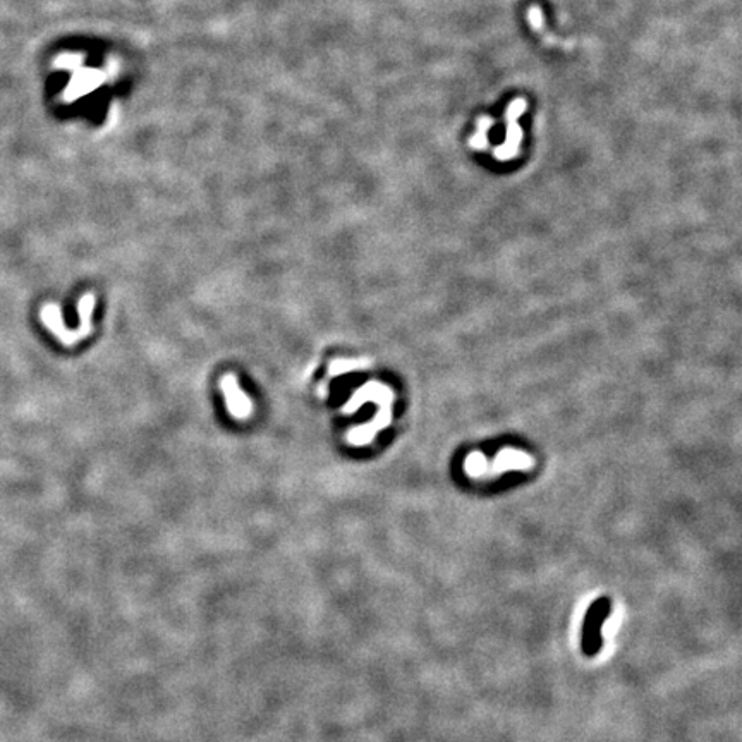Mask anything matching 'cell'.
<instances>
[{
  "label": "cell",
  "mask_w": 742,
  "mask_h": 742,
  "mask_svg": "<svg viewBox=\"0 0 742 742\" xmlns=\"http://www.w3.org/2000/svg\"><path fill=\"white\" fill-rule=\"evenodd\" d=\"M93 308H95V295L93 294H86L79 299L78 311L79 316H81V325H79L78 330L65 328L64 323H62L60 308L52 304V302H48V304H45L43 308H41L40 318L41 322L45 323V326H47L64 346H74L78 340L85 339V337H88L89 332H91Z\"/></svg>",
  "instance_id": "cell-1"
},
{
  "label": "cell",
  "mask_w": 742,
  "mask_h": 742,
  "mask_svg": "<svg viewBox=\"0 0 742 742\" xmlns=\"http://www.w3.org/2000/svg\"><path fill=\"white\" fill-rule=\"evenodd\" d=\"M220 388H222L223 395H225V405L232 418L240 419V421L251 418V414H253V402L240 390L236 374H225V376L222 378V381H220Z\"/></svg>",
  "instance_id": "cell-2"
},
{
  "label": "cell",
  "mask_w": 742,
  "mask_h": 742,
  "mask_svg": "<svg viewBox=\"0 0 742 742\" xmlns=\"http://www.w3.org/2000/svg\"><path fill=\"white\" fill-rule=\"evenodd\" d=\"M524 109L526 102L522 98L514 100L507 109V141L500 148H497V151L493 153L500 160H508V158H514L517 155L519 144L522 141V129L517 124V117L524 112Z\"/></svg>",
  "instance_id": "cell-3"
},
{
  "label": "cell",
  "mask_w": 742,
  "mask_h": 742,
  "mask_svg": "<svg viewBox=\"0 0 742 742\" xmlns=\"http://www.w3.org/2000/svg\"><path fill=\"white\" fill-rule=\"evenodd\" d=\"M608 610H610V601L608 600H598L587 610L583 638V648L586 655H594L600 648V625L608 615Z\"/></svg>",
  "instance_id": "cell-4"
},
{
  "label": "cell",
  "mask_w": 742,
  "mask_h": 742,
  "mask_svg": "<svg viewBox=\"0 0 742 742\" xmlns=\"http://www.w3.org/2000/svg\"><path fill=\"white\" fill-rule=\"evenodd\" d=\"M528 19H529V24H531L532 30H535L536 33L541 34L546 45H552V47H562V48H572L574 47V41L559 40V38H555L552 33H548V31L545 30V24H543V12H541V9H539L538 5L529 7Z\"/></svg>",
  "instance_id": "cell-5"
},
{
  "label": "cell",
  "mask_w": 742,
  "mask_h": 742,
  "mask_svg": "<svg viewBox=\"0 0 742 742\" xmlns=\"http://www.w3.org/2000/svg\"><path fill=\"white\" fill-rule=\"evenodd\" d=\"M493 124V120L490 119V117H481V119H477V131L474 133V136L471 137L469 141V146L471 148H476V150H483V148H486V131L488 127Z\"/></svg>",
  "instance_id": "cell-6"
}]
</instances>
